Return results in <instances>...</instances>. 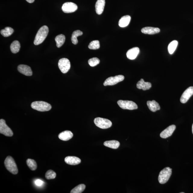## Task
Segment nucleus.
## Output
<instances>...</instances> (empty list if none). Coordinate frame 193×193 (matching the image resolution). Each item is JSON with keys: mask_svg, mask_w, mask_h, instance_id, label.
<instances>
[{"mask_svg": "<svg viewBox=\"0 0 193 193\" xmlns=\"http://www.w3.org/2000/svg\"><path fill=\"white\" fill-rule=\"evenodd\" d=\"M0 133L8 137L12 136L13 135L12 131L8 126L3 119L0 120Z\"/></svg>", "mask_w": 193, "mask_h": 193, "instance_id": "obj_9", "label": "nucleus"}, {"mask_svg": "<svg viewBox=\"0 0 193 193\" xmlns=\"http://www.w3.org/2000/svg\"><path fill=\"white\" fill-rule=\"evenodd\" d=\"M104 145L107 147L116 149L119 147V145H120V143L118 141L111 140L106 141L104 143Z\"/></svg>", "mask_w": 193, "mask_h": 193, "instance_id": "obj_22", "label": "nucleus"}, {"mask_svg": "<svg viewBox=\"0 0 193 193\" xmlns=\"http://www.w3.org/2000/svg\"><path fill=\"white\" fill-rule=\"evenodd\" d=\"M31 106L33 109L40 112L48 111L52 109V106L50 104L42 101L32 102Z\"/></svg>", "mask_w": 193, "mask_h": 193, "instance_id": "obj_2", "label": "nucleus"}, {"mask_svg": "<svg viewBox=\"0 0 193 193\" xmlns=\"http://www.w3.org/2000/svg\"><path fill=\"white\" fill-rule=\"evenodd\" d=\"M142 33L148 34H154L159 33L160 31V29L153 27H145L143 28L141 30Z\"/></svg>", "mask_w": 193, "mask_h": 193, "instance_id": "obj_18", "label": "nucleus"}, {"mask_svg": "<svg viewBox=\"0 0 193 193\" xmlns=\"http://www.w3.org/2000/svg\"><path fill=\"white\" fill-rule=\"evenodd\" d=\"M18 70L19 72L22 74L26 76H31L33 73L30 67L28 65H21L18 67Z\"/></svg>", "mask_w": 193, "mask_h": 193, "instance_id": "obj_13", "label": "nucleus"}, {"mask_svg": "<svg viewBox=\"0 0 193 193\" xmlns=\"http://www.w3.org/2000/svg\"><path fill=\"white\" fill-rule=\"evenodd\" d=\"M14 30L10 27H6L1 31V33L4 37H8L14 32Z\"/></svg>", "mask_w": 193, "mask_h": 193, "instance_id": "obj_26", "label": "nucleus"}, {"mask_svg": "<svg viewBox=\"0 0 193 193\" xmlns=\"http://www.w3.org/2000/svg\"><path fill=\"white\" fill-rule=\"evenodd\" d=\"M88 48L90 49L96 50L99 49L100 48L99 41L98 40H95L92 41L89 45Z\"/></svg>", "mask_w": 193, "mask_h": 193, "instance_id": "obj_30", "label": "nucleus"}, {"mask_svg": "<svg viewBox=\"0 0 193 193\" xmlns=\"http://www.w3.org/2000/svg\"><path fill=\"white\" fill-rule=\"evenodd\" d=\"M65 35L61 34L56 36L55 41L56 42V45L58 48H60L65 43Z\"/></svg>", "mask_w": 193, "mask_h": 193, "instance_id": "obj_24", "label": "nucleus"}, {"mask_svg": "<svg viewBox=\"0 0 193 193\" xmlns=\"http://www.w3.org/2000/svg\"><path fill=\"white\" fill-rule=\"evenodd\" d=\"M193 94V87H190L185 90L181 96L180 101L182 103H186Z\"/></svg>", "mask_w": 193, "mask_h": 193, "instance_id": "obj_11", "label": "nucleus"}, {"mask_svg": "<svg viewBox=\"0 0 193 193\" xmlns=\"http://www.w3.org/2000/svg\"><path fill=\"white\" fill-rule=\"evenodd\" d=\"M151 87V84L150 82H144L143 79H141L137 84V88L144 90H149Z\"/></svg>", "mask_w": 193, "mask_h": 193, "instance_id": "obj_15", "label": "nucleus"}, {"mask_svg": "<svg viewBox=\"0 0 193 193\" xmlns=\"http://www.w3.org/2000/svg\"><path fill=\"white\" fill-rule=\"evenodd\" d=\"M117 104L121 109H124L134 110L138 109V105L135 102L129 101L120 100L117 102Z\"/></svg>", "mask_w": 193, "mask_h": 193, "instance_id": "obj_6", "label": "nucleus"}, {"mask_svg": "<svg viewBox=\"0 0 193 193\" xmlns=\"http://www.w3.org/2000/svg\"><path fill=\"white\" fill-rule=\"evenodd\" d=\"M176 128V127L174 125H170L165 130L162 131L160 134V137L163 138H169L172 134L173 132L175 130Z\"/></svg>", "mask_w": 193, "mask_h": 193, "instance_id": "obj_12", "label": "nucleus"}, {"mask_svg": "<svg viewBox=\"0 0 193 193\" xmlns=\"http://www.w3.org/2000/svg\"><path fill=\"white\" fill-rule=\"evenodd\" d=\"M83 34V32L80 30H76L73 32L71 37L72 43L74 45L78 43V40L77 38L78 36H82Z\"/></svg>", "mask_w": 193, "mask_h": 193, "instance_id": "obj_25", "label": "nucleus"}, {"mask_svg": "<svg viewBox=\"0 0 193 193\" xmlns=\"http://www.w3.org/2000/svg\"><path fill=\"white\" fill-rule=\"evenodd\" d=\"M28 2L30 3H33L35 0H26Z\"/></svg>", "mask_w": 193, "mask_h": 193, "instance_id": "obj_34", "label": "nucleus"}, {"mask_svg": "<svg viewBox=\"0 0 193 193\" xmlns=\"http://www.w3.org/2000/svg\"><path fill=\"white\" fill-rule=\"evenodd\" d=\"M73 134L70 131H65L61 132L59 135L60 139L63 141H67L73 138Z\"/></svg>", "mask_w": 193, "mask_h": 193, "instance_id": "obj_19", "label": "nucleus"}, {"mask_svg": "<svg viewBox=\"0 0 193 193\" xmlns=\"http://www.w3.org/2000/svg\"><path fill=\"white\" fill-rule=\"evenodd\" d=\"M172 174V169L169 167L165 168L160 172L158 180L161 184H163L166 183L169 180Z\"/></svg>", "mask_w": 193, "mask_h": 193, "instance_id": "obj_4", "label": "nucleus"}, {"mask_svg": "<svg viewBox=\"0 0 193 193\" xmlns=\"http://www.w3.org/2000/svg\"><path fill=\"white\" fill-rule=\"evenodd\" d=\"M86 188L85 185L80 184L75 187L71 190V193H81Z\"/></svg>", "mask_w": 193, "mask_h": 193, "instance_id": "obj_29", "label": "nucleus"}, {"mask_svg": "<svg viewBox=\"0 0 193 193\" xmlns=\"http://www.w3.org/2000/svg\"><path fill=\"white\" fill-rule=\"evenodd\" d=\"M178 42L176 40H173L169 44L168 49L170 54L172 55L178 46Z\"/></svg>", "mask_w": 193, "mask_h": 193, "instance_id": "obj_27", "label": "nucleus"}, {"mask_svg": "<svg viewBox=\"0 0 193 193\" xmlns=\"http://www.w3.org/2000/svg\"><path fill=\"white\" fill-rule=\"evenodd\" d=\"M192 133L193 134V124L192 125Z\"/></svg>", "mask_w": 193, "mask_h": 193, "instance_id": "obj_35", "label": "nucleus"}, {"mask_svg": "<svg viewBox=\"0 0 193 193\" xmlns=\"http://www.w3.org/2000/svg\"><path fill=\"white\" fill-rule=\"evenodd\" d=\"M105 5V0H98L95 5L96 12L100 15L103 13Z\"/></svg>", "mask_w": 193, "mask_h": 193, "instance_id": "obj_17", "label": "nucleus"}, {"mask_svg": "<svg viewBox=\"0 0 193 193\" xmlns=\"http://www.w3.org/2000/svg\"><path fill=\"white\" fill-rule=\"evenodd\" d=\"M88 63L90 66L93 67L99 64L100 63V60L97 58H93L89 60Z\"/></svg>", "mask_w": 193, "mask_h": 193, "instance_id": "obj_32", "label": "nucleus"}, {"mask_svg": "<svg viewBox=\"0 0 193 193\" xmlns=\"http://www.w3.org/2000/svg\"><path fill=\"white\" fill-rule=\"evenodd\" d=\"M131 17L130 15H126L123 16L119 21V24L121 27H125L128 26L130 24Z\"/></svg>", "mask_w": 193, "mask_h": 193, "instance_id": "obj_20", "label": "nucleus"}, {"mask_svg": "<svg viewBox=\"0 0 193 193\" xmlns=\"http://www.w3.org/2000/svg\"><path fill=\"white\" fill-rule=\"evenodd\" d=\"M5 167L10 172L14 175L18 173V169L15 162L13 158L10 156H8L5 161Z\"/></svg>", "mask_w": 193, "mask_h": 193, "instance_id": "obj_3", "label": "nucleus"}, {"mask_svg": "<svg viewBox=\"0 0 193 193\" xmlns=\"http://www.w3.org/2000/svg\"><path fill=\"white\" fill-rule=\"evenodd\" d=\"M139 53V48L137 47L133 48L127 52V57L129 59L134 60L136 59Z\"/></svg>", "mask_w": 193, "mask_h": 193, "instance_id": "obj_14", "label": "nucleus"}, {"mask_svg": "<svg viewBox=\"0 0 193 193\" xmlns=\"http://www.w3.org/2000/svg\"><path fill=\"white\" fill-rule=\"evenodd\" d=\"M65 163L71 165H78L81 163V160L79 158L75 156H68L65 158Z\"/></svg>", "mask_w": 193, "mask_h": 193, "instance_id": "obj_16", "label": "nucleus"}, {"mask_svg": "<svg viewBox=\"0 0 193 193\" xmlns=\"http://www.w3.org/2000/svg\"><path fill=\"white\" fill-rule=\"evenodd\" d=\"M181 193H184V192H181Z\"/></svg>", "mask_w": 193, "mask_h": 193, "instance_id": "obj_36", "label": "nucleus"}, {"mask_svg": "<svg viewBox=\"0 0 193 193\" xmlns=\"http://www.w3.org/2000/svg\"><path fill=\"white\" fill-rule=\"evenodd\" d=\"M56 176V173L52 170L48 171L46 173L45 177L47 179H55Z\"/></svg>", "mask_w": 193, "mask_h": 193, "instance_id": "obj_31", "label": "nucleus"}, {"mask_svg": "<svg viewBox=\"0 0 193 193\" xmlns=\"http://www.w3.org/2000/svg\"><path fill=\"white\" fill-rule=\"evenodd\" d=\"M21 48L20 43L17 40H15L11 44V50L13 53H17L19 51Z\"/></svg>", "mask_w": 193, "mask_h": 193, "instance_id": "obj_23", "label": "nucleus"}, {"mask_svg": "<svg viewBox=\"0 0 193 193\" xmlns=\"http://www.w3.org/2000/svg\"><path fill=\"white\" fill-rule=\"evenodd\" d=\"M44 183L43 181L40 179H36L35 181V184L37 186H41L44 184Z\"/></svg>", "mask_w": 193, "mask_h": 193, "instance_id": "obj_33", "label": "nucleus"}, {"mask_svg": "<svg viewBox=\"0 0 193 193\" xmlns=\"http://www.w3.org/2000/svg\"><path fill=\"white\" fill-rule=\"evenodd\" d=\"M124 79V76L122 75L109 77L106 79L103 83V85L104 86L115 85L118 83L122 81Z\"/></svg>", "mask_w": 193, "mask_h": 193, "instance_id": "obj_8", "label": "nucleus"}, {"mask_svg": "<svg viewBox=\"0 0 193 193\" xmlns=\"http://www.w3.org/2000/svg\"><path fill=\"white\" fill-rule=\"evenodd\" d=\"M59 68L63 73L68 72L71 68V63L69 60L66 58H62L59 60L58 63Z\"/></svg>", "mask_w": 193, "mask_h": 193, "instance_id": "obj_7", "label": "nucleus"}, {"mask_svg": "<svg viewBox=\"0 0 193 193\" xmlns=\"http://www.w3.org/2000/svg\"><path fill=\"white\" fill-rule=\"evenodd\" d=\"M94 121L96 126L101 129L109 128L112 125V123L110 121L102 118H96Z\"/></svg>", "mask_w": 193, "mask_h": 193, "instance_id": "obj_5", "label": "nucleus"}, {"mask_svg": "<svg viewBox=\"0 0 193 193\" xmlns=\"http://www.w3.org/2000/svg\"><path fill=\"white\" fill-rule=\"evenodd\" d=\"M49 29L46 26L41 27L38 30L34 40V45H38L43 43L48 35Z\"/></svg>", "mask_w": 193, "mask_h": 193, "instance_id": "obj_1", "label": "nucleus"}, {"mask_svg": "<svg viewBox=\"0 0 193 193\" xmlns=\"http://www.w3.org/2000/svg\"><path fill=\"white\" fill-rule=\"evenodd\" d=\"M27 164L30 169L32 171H34L37 168V164L34 160L28 159L27 160Z\"/></svg>", "mask_w": 193, "mask_h": 193, "instance_id": "obj_28", "label": "nucleus"}, {"mask_svg": "<svg viewBox=\"0 0 193 193\" xmlns=\"http://www.w3.org/2000/svg\"><path fill=\"white\" fill-rule=\"evenodd\" d=\"M147 104L150 110L152 112H155L160 109L159 104L154 100L148 101Z\"/></svg>", "mask_w": 193, "mask_h": 193, "instance_id": "obj_21", "label": "nucleus"}, {"mask_svg": "<svg viewBox=\"0 0 193 193\" xmlns=\"http://www.w3.org/2000/svg\"><path fill=\"white\" fill-rule=\"evenodd\" d=\"M78 9V6L72 2H66L63 4L62 9L64 12L69 13L74 12Z\"/></svg>", "mask_w": 193, "mask_h": 193, "instance_id": "obj_10", "label": "nucleus"}]
</instances>
